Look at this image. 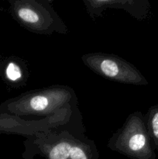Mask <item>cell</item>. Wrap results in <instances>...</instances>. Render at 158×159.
<instances>
[{"instance_id": "cell-4", "label": "cell", "mask_w": 158, "mask_h": 159, "mask_svg": "<svg viewBox=\"0 0 158 159\" xmlns=\"http://www.w3.org/2000/svg\"><path fill=\"white\" fill-rule=\"evenodd\" d=\"M81 60L89 69L110 81L128 85H148V81L136 67L117 55L91 53L82 56Z\"/></svg>"}, {"instance_id": "cell-3", "label": "cell", "mask_w": 158, "mask_h": 159, "mask_svg": "<svg viewBox=\"0 0 158 159\" xmlns=\"http://www.w3.org/2000/svg\"><path fill=\"white\" fill-rule=\"evenodd\" d=\"M15 20L26 30L38 34H66V26L48 1L19 0L12 2Z\"/></svg>"}, {"instance_id": "cell-6", "label": "cell", "mask_w": 158, "mask_h": 159, "mask_svg": "<svg viewBox=\"0 0 158 159\" xmlns=\"http://www.w3.org/2000/svg\"><path fill=\"white\" fill-rule=\"evenodd\" d=\"M85 8L90 16H99L106 9H122L137 20H145L148 16L150 5L147 0H85Z\"/></svg>"}, {"instance_id": "cell-7", "label": "cell", "mask_w": 158, "mask_h": 159, "mask_svg": "<svg viewBox=\"0 0 158 159\" xmlns=\"http://www.w3.org/2000/svg\"><path fill=\"white\" fill-rule=\"evenodd\" d=\"M70 159H99V152L93 141L78 137L71 148Z\"/></svg>"}, {"instance_id": "cell-8", "label": "cell", "mask_w": 158, "mask_h": 159, "mask_svg": "<svg viewBox=\"0 0 158 159\" xmlns=\"http://www.w3.org/2000/svg\"><path fill=\"white\" fill-rule=\"evenodd\" d=\"M144 118L152 148L158 151V105L150 107Z\"/></svg>"}, {"instance_id": "cell-2", "label": "cell", "mask_w": 158, "mask_h": 159, "mask_svg": "<svg viewBox=\"0 0 158 159\" xmlns=\"http://www.w3.org/2000/svg\"><path fill=\"white\" fill-rule=\"evenodd\" d=\"M108 148L131 159H156L146 127L145 118L139 111L131 113L120 129L109 139Z\"/></svg>"}, {"instance_id": "cell-1", "label": "cell", "mask_w": 158, "mask_h": 159, "mask_svg": "<svg viewBox=\"0 0 158 159\" xmlns=\"http://www.w3.org/2000/svg\"><path fill=\"white\" fill-rule=\"evenodd\" d=\"M77 102L73 89L55 85L26 92L5 102L4 114L11 116H50L69 104Z\"/></svg>"}, {"instance_id": "cell-9", "label": "cell", "mask_w": 158, "mask_h": 159, "mask_svg": "<svg viewBox=\"0 0 158 159\" xmlns=\"http://www.w3.org/2000/svg\"><path fill=\"white\" fill-rule=\"evenodd\" d=\"M5 75L6 79L11 82H23L24 79V73L21 65L15 61H10L6 65L5 69Z\"/></svg>"}, {"instance_id": "cell-5", "label": "cell", "mask_w": 158, "mask_h": 159, "mask_svg": "<svg viewBox=\"0 0 158 159\" xmlns=\"http://www.w3.org/2000/svg\"><path fill=\"white\" fill-rule=\"evenodd\" d=\"M76 102L69 104L57 113L40 120H23L19 116L4 114L0 116V131L15 134L30 138L37 134L46 133L55 130L68 129L70 125L73 108Z\"/></svg>"}]
</instances>
